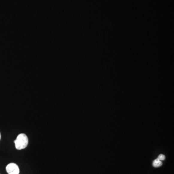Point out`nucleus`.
<instances>
[{"label":"nucleus","mask_w":174,"mask_h":174,"mask_svg":"<svg viewBox=\"0 0 174 174\" xmlns=\"http://www.w3.org/2000/svg\"><path fill=\"white\" fill-rule=\"evenodd\" d=\"M28 138L24 134H19L14 141L16 148L18 150H21L26 148L28 145Z\"/></svg>","instance_id":"nucleus-1"},{"label":"nucleus","mask_w":174,"mask_h":174,"mask_svg":"<svg viewBox=\"0 0 174 174\" xmlns=\"http://www.w3.org/2000/svg\"><path fill=\"white\" fill-rule=\"evenodd\" d=\"M6 171L8 174H19V169L17 164L15 163H10L6 166Z\"/></svg>","instance_id":"nucleus-2"},{"label":"nucleus","mask_w":174,"mask_h":174,"mask_svg":"<svg viewBox=\"0 0 174 174\" xmlns=\"http://www.w3.org/2000/svg\"><path fill=\"white\" fill-rule=\"evenodd\" d=\"M162 165V162L161 161V160L159 159H156L154 161V162L153 163V165L155 167H160Z\"/></svg>","instance_id":"nucleus-3"},{"label":"nucleus","mask_w":174,"mask_h":174,"mask_svg":"<svg viewBox=\"0 0 174 174\" xmlns=\"http://www.w3.org/2000/svg\"><path fill=\"white\" fill-rule=\"evenodd\" d=\"M165 158V156L163 154H161L158 157V159L160 160H164Z\"/></svg>","instance_id":"nucleus-4"},{"label":"nucleus","mask_w":174,"mask_h":174,"mask_svg":"<svg viewBox=\"0 0 174 174\" xmlns=\"http://www.w3.org/2000/svg\"><path fill=\"white\" fill-rule=\"evenodd\" d=\"M0 139H1V134H0Z\"/></svg>","instance_id":"nucleus-5"}]
</instances>
